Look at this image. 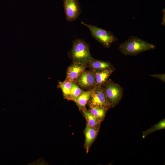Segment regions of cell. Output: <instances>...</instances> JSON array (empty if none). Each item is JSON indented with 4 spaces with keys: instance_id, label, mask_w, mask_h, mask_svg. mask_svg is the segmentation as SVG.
<instances>
[{
    "instance_id": "cell-6",
    "label": "cell",
    "mask_w": 165,
    "mask_h": 165,
    "mask_svg": "<svg viewBox=\"0 0 165 165\" xmlns=\"http://www.w3.org/2000/svg\"><path fill=\"white\" fill-rule=\"evenodd\" d=\"M63 1L67 21L71 22L76 20L82 12L78 0H63Z\"/></svg>"
},
{
    "instance_id": "cell-8",
    "label": "cell",
    "mask_w": 165,
    "mask_h": 165,
    "mask_svg": "<svg viewBox=\"0 0 165 165\" xmlns=\"http://www.w3.org/2000/svg\"><path fill=\"white\" fill-rule=\"evenodd\" d=\"M87 67L86 65L73 62L67 68L66 79L75 83Z\"/></svg>"
},
{
    "instance_id": "cell-9",
    "label": "cell",
    "mask_w": 165,
    "mask_h": 165,
    "mask_svg": "<svg viewBox=\"0 0 165 165\" xmlns=\"http://www.w3.org/2000/svg\"><path fill=\"white\" fill-rule=\"evenodd\" d=\"M115 70V68L113 67L100 71H93L95 75V86H103Z\"/></svg>"
},
{
    "instance_id": "cell-3",
    "label": "cell",
    "mask_w": 165,
    "mask_h": 165,
    "mask_svg": "<svg viewBox=\"0 0 165 165\" xmlns=\"http://www.w3.org/2000/svg\"><path fill=\"white\" fill-rule=\"evenodd\" d=\"M81 24L86 26L92 37L105 48H109L113 43L118 40V38L111 31L83 22Z\"/></svg>"
},
{
    "instance_id": "cell-17",
    "label": "cell",
    "mask_w": 165,
    "mask_h": 165,
    "mask_svg": "<svg viewBox=\"0 0 165 165\" xmlns=\"http://www.w3.org/2000/svg\"><path fill=\"white\" fill-rule=\"evenodd\" d=\"M165 120L164 119L162 120H161L156 124L153 126L151 128L145 131L143 133V135L144 136H145L147 135L156 131L163 129H165Z\"/></svg>"
},
{
    "instance_id": "cell-10",
    "label": "cell",
    "mask_w": 165,
    "mask_h": 165,
    "mask_svg": "<svg viewBox=\"0 0 165 165\" xmlns=\"http://www.w3.org/2000/svg\"><path fill=\"white\" fill-rule=\"evenodd\" d=\"M98 131V130L86 124L84 132L85 138V147L87 153H88L91 145L95 139Z\"/></svg>"
},
{
    "instance_id": "cell-16",
    "label": "cell",
    "mask_w": 165,
    "mask_h": 165,
    "mask_svg": "<svg viewBox=\"0 0 165 165\" xmlns=\"http://www.w3.org/2000/svg\"><path fill=\"white\" fill-rule=\"evenodd\" d=\"M84 91L75 82H72L69 100L74 101L76 98Z\"/></svg>"
},
{
    "instance_id": "cell-19",
    "label": "cell",
    "mask_w": 165,
    "mask_h": 165,
    "mask_svg": "<svg viewBox=\"0 0 165 165\" xmlns=\"http://www.w3.org/2000/svg\"><path fill=\"white\" fill-rule=\"evenodd\" d=\"M162 12H163V15L162 17V22H161V24L163 26H165V9H163L162 10Z\"/></svg>"
},
{
    "instance_id": "cell-15",
    "label": "cell",
    "mask_w": 165,
    "mask_h": 165,
    "mask_svg": "<svg viewBox=\"0 0 165 165\" xmlns=\"http://www.w3.org/2000/svg\"><path fill=\"white\" fill-rule=\"evenodd\" d=\"M107 111L99 107L89 105L88 111L95 117L101 122L104 119Z\"/></svg>"
},
{
    "instance_id": "cell-2",
    "label": "cell",
    "mask_w": 165,
    "mask_h": 165,
    "mask_svg": "<svg viewBox=\"0 0 165 165\" xmlns=\"http://www.w3.org/2000/svg\"><path fill=\"white\" fill-rule=\"evenodd\" d=\"M69 54L73 62L86 66L93 58L90 53L89 44L78 38L73 41Z\"/></svg>"
},
{
    "instance_id": "cell-5",
    "label": "cell",
    "mask_w": 165,
    "mask_h": 165,
    "mask_svg": "<svg viewBox=\"0 0 165 165\" xmlns=\"http://www.w3.org/2000/svg\"><path fill=\"white\" fill-rule=\"evenodd\" d=\"M91 90V95L88 102L89 105L107 110L111 108L105 94L103 86H96Z\"/></svg>"
},
{
    "instance_id": "cell-4",
    "label": "cell",
    "mask_w": 165,
    "mask_h": 165,
    "mask_svg": "<svg viewBox=\"0 0 165 165\" xmlns=\"http://www.w3.org/2000/svg\"><path fill=\"white\" fill-rule=\"evenodd\" d=\"M104 92L111 107L117 105L123 97V88L118 83L109 79L103 86Z\"/></svg>"
},
{
    "instance_id": "cell-7",
    "label": "cell",
    "mask_w": 165,
    "mask_h": 165,
    "mask_svg": "<svg viewBox=\"0 0 165 165\" xmlns=\"http://www.w3.org/2000/svg\"><path fill=\"white\" fill-rule=\"evenodd\" d=\"M75 83L79 87L90 90L95 86L94 72L92 70L85 71L80 75Z\"/></svg>"
},
{
    "instance_id": "cell-18",
    "label": "cell",
    "mask_w": 165,
    "mask_h": 165,
    "mask_svg": "<svg viewBox=\"0 0 165 165\" xmlns=\"http://www.w3.org/2000/svg\"><path fill=\"white\" fill-rule=\"evenodd\" d=\"M150 76L156 78L164 82H165V75L164 74H157L149 75Z\"/></svg>"
},
{
    "instance_id": "cell-13",
    "label": "cell",
    "mask_w": 165,
    "mask_h": 165,
    "mask_svg": "<svg viewBox=\"0 0 165 165\" xmlns=\"http://www.w3.org/2000/svg\"><path fill=\"white\" fill-rule=\"evenodd\" d=\"M85 118L87 124L89 126L99 130L101 121L95 117L86 109L82 111Z\"/></svg>"
},
{
    "instance_id": "cell-14",
    "label": "cell",
    "mask_w": 165,
    "mask_h": 165,
    "mask_svg": "<svg viewBox=\"0 0 165 165\" xmlns=\"http://www.w3.org/2000/svg\"><path fill=\"white\" fill-rule=\"evenodd\" d=\"M72 82L66 79L63 82L58 81L57 88L61 89L64 98L68 100L70 99Z\"/></svg>"
},
{
    "instance_id": "cell-12",
    "label": "cell",
    "mask_w": 165,
    "mask_h": 165,
    "mask_svg": "<svg viewBox=\"0 0 165 165\" xmlns=\"http://www.w3.org/2000/svg\"><path fill=\"white\" fill-rule=\"evenodd\" d=\"M91 90L84 91L74 100L76 105L81 111L86 109V105L90 99Z\"/></svg>"
},
{
    "instance_id": "cell-11",
    "label": "cell",
    "mask_w": 165,
    "mask_h": 165,
    "mask_svg": "<svg viewBox=\"0 0 165 165\" xmlns=\"http://www.w3.org/2000/svg\"><path fill=\"white\" fill-rule=\"evenodd\" d=\"M112 64L108 61L99 60L93 58L87 65L94 71H100L113 67Z\"/></svg>"
},
{
    "instance_id": "cell-1",
    "label": "cell",
    "mask_w": 165,
    "mask_h": 165,
    "mask_svg": "<svg viewBox=\"0 0 165 165\" xmlns=\"http://www.w3.org/2000/svg\"><path fill=\"white\" fill-rule=\"evenodd\" d=\"M156 46L134 36H130L119 45L118 49L124 55L136 56L142 52L154 50Z\"/></svg>"
}]
</instances>
